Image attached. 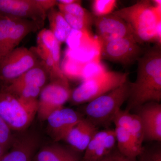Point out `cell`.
Wrapping results in <instances>:
<instances>
[{
  "instance_id": "cell-24",
  "label": "cell",
  "mask_w": 161,
  "mask_h": 161,
  "mask_svg": "<svg viewBox=\"0 0 161 161\" xmlns=\"http://www.w3.org/2000/svg\"><path fill=\"white\" fill-rule=\"evenodd\" d=\"M81 3V1H78L76 3L69 5H63L58 3L57 6L59 11L63 14H68L73 15L82 17H90L94 15L82 7Z\"/></svg>"
},
{
  "instance_id": "cell-22",
  "label": "cell",
  "mask_w": 161,
  "mask_h": 161,
  "mask_svg": "<svg viewBox=\"0 0 161 161\" xmlns=\"http://www.w3.org/2000/svg\"><path fill=\"white\" fill-rule=\"evenodd\" d=\"M18 19L0 13V62L5 58L7 41Z\"/></svg>"
},
{
  "instance_id": "cell-14",
  "label": "cell",
  "mask_w": 161,
  "mask_h": 161,
  "mask_svg": "<svg viewBox=\"0 0 161 161\" xmlns=\"http://www.w3.org/2000/svg\"><path fill=\"white\" fill-rule=\"evenodd\" d=\"M98 131V127L84 117L72 128L63 141L72 149L81 153Z\"/></svg>"
},
{
  "instance_id": "cell-26",
  "label": "cell",
  "mask_w": 161,
  "mask_h": 161,
  "mask_svg": "<svg viewBox=\"0 0 161 161\" xmlns=\"http://www.w3.org/2000/svg\"><path fill=\"white\" fill-rule=\"evenodd\" d=\"M57 40L49 29H43L38 33L37 38V47L50 52Z\"/></svg>"
},
{
  "instance_id": "cell-23",
  "label": "cell",
  "mask_w": 161,
  "mask_h": 161,
  "mask_svg": "<svg viewBox=\"0 0 161 161\" xmlns=\"http://www.w3.org/2000/svg\"><path fill=\"white\" fill-rule=\"evenodd\" d=\"M116 4L115 0H95L92 5L93 15L98 17L111 14L114 12Z\"/></svg>"
},
{
  "instance_id": "cell-6",
  "label": "cell",
  "mask_w": 161,
  "mask_h": 161,
  "mask_svg": "<svg viewBox=\"0 0 161 161\" xmlns=\"http://www.w3.org/2000/svg\"><path fill=\"white\" fill-rule=\"evenodd\" d=\"M50 80L41 90L38 99L37 115L41 120H46L53 112L63 107L71 95L66 77Z\"/></svg>"
},
{
  "instance_id": "cell-11",
  "label": "cell",
  "mask_w": 161,
  "mask_h": 161,
  "mask_svg": "<svg viewBox=\"0 0 161 161\" xmlns=\"http://www.w3.org/2000/svg\"><path fill=\"white\" fill-rule=\"evenodd\" d=\"M83 117L80 112L63 107L53 112L46 120L52 137L55 142H59L64 140L72 128Z\"/></svg>"
},
{
  "instance_id": "cell-9",
  "label": "cell",
  "mask_w": 161,
  "mask_h": 161,
  "mask_svg": "<svg viewBox=\"0 0 161 161\" xmlns=\"http://www.w3.org/2000/svg\"><path fill=\"white\" fill-rule=\"evenodd\" d=\"M0 13L31 20L40 29L47 18V13L37 0H0Z\"/></svg>"
},
{
  "instance_id": "cell-7",
  "label": "cell",
  "mask_w": 161,
  "mask_h": 161,
  "mask_svg": "<svg viewBox=\"0 0 161 161\" xmlns=\"http://www.w3.org/2000/svg\"><path fill=\"white\" fill-rule=\"evenodd\" d=\"M32 48L16 47L0 62V80L7 84L40 62Z\"/></svg>"
},
{
  "instance_id": "cell-25",
  "label": "cell",
  "mask_w": 161,
  "mask_h": 161,
  "mask_svg": "<svg viewBox=\"0 0 161 161\" xmlns=\"http://www.w3.org/2000/svg\"><path fill=\"white\" fill-rule=\"evenodd\" d=\"M12 130L8 124L0 117V147L7 151L14 141L13 137Z\"/></svg>"
},
{
  "instance_id": "cell-15",
  "label": "cell",
  "mask_w": 161,
  "mask_h": 161,
  "mask_svg": "<svg viewBox=\"0 0 161 161\" xmlns=\"http://www.w3.org/2000/svg\"><path fill=\"white\" fill-rule=\"evenodd\" d=\"M38 143L34 136H23L14 141L0 161H33Z\"/></svg>"
},
{
  "instance_id": "cell-5",
  "label": "cell",
  "mask_w": 161,
  "mask_h": 161,
  "mask_svg": "<svg viewBox=\"0 0 161 161\" xmlns=\"http://www.w3.org/2000/svg\"><path fill=\"white\" fill-rule=\"evenodd\" d=\"M38 103H30L21 100L12 93L0 91V117L12 130H26L37 115Z\"/></svg>"
},
{
  "instance_id": "cell-17",
  "label": "cell",
  "mask_w": 161,
  "mask_h": 161,
  "mask_svg": "<svg viewBox=\"0 0 161 161\" xmlns=\"http://www.w3.org/2000/svg\"><path fill=\"white\" fill-rule=\"evenodd\" d=\"M81 153L60 144L43 147L35 154L33 161H81Z\"/></svg>"
},
{
  "instance_id": "cell-3",
  "label": "cell",
  "mask_w": 161,
  "mask_h": 161,
  "mask_svg": "<svg viewBox=\"0 0 161 161\" xmlns=\"http://www.w3.org/2000/svg\"><path fill=\"white\" fill-rule=\"evenodd\" d=\"M130 82L127 80L120 86L87 103L82 108L84 117L99 128L108 127L130 94Z\"/></svg>"
},
{
  "instance_id": "cell-2",
  "label": "cell",
  "mask_w": 161,
  "mask_h": 161,
  "mask_svg": "<svg viewBox=\"0 0 161 161\" xmlns=\"http://www.w3.org/2000/svg\"><path fill=\"white\" fill-rule=\"evenodd\" d=\"M112 14L126 22L139 44L155 42V32L161 21V3L141 0L128 7L114 11Z\"/></svg>"
},
{
  "instance_id": "cell-12",
  "label": "cell",
  "mask_w": 161,
  "mask_h": 161,
  "mask_svg": "<svg viewBox=\"0 0 161 161\" xmlns=\"http://www.w3.org/2000/svg\"><path fill=\"white\" fill-rule=\"evenodd\" d=\"M143 128L144 140L161 142V104L156 102L147 103L135 110Z\"/></svg>"
},
{
  "instance_id": "cell-21",
  "label": "cell",
  "mask_w": 161,
  "mask_h": 161,
  "mask_svg": "<svg viewBox=\"0 0 161 161\" xmlns=\"http://www.w3.org/2000/svg\"><path fill=\"white\" fill-rule=\"evenodd\" d=\"M117 150L121 154L131 158H137L142 153L137 149L129 131L123 127L115 126L114 129Z\"/></svg>"
},
{
  "instance_id": "cell-30",
  "label": "cell",
  "mask_w": 161,
  "mask_h": 161,
  "mask_svg": "<svg viewBox=\"0 0 161 161\" xmlns=\"http://www.w3.org/2000/svg\"><path fill=\"white\" fill-rule=\"evenodd\" d=\"M78 0H58L57 1V3L59 4L63 5H69L78 2Z\"/></svg>"
},
{
  "instance_id": "cell-10",
  "label": "cell",
  "mask_w": 161,
  "mask_h": 161,
  "mask_svg": "<svg viewBox=\"0 0 161 161\" xmlns=\"http://www.w3.org/2000/svg\"><path fill=\"white\" fill-rule=\"evenodd\" d=\"M94 23L101 42L134 37L129 24L112 14L103 16L95 17Z\"/></svg>"
},
{
  "instance_id": "cell-4",
  "label": "cell",
  "mask_w": 161,
  "mask_h": 161,
  "mask_svg": "<svg viewBox=\"0 0 161 161\" xmlns=\"http://www.w3.org/2000/svg\"><path fill=\"white\" fill-rule=\"evenodd\" d=\"M127 73L104 71L85 79L72 90L70 100L74 104L88 103L120 86L128 80Z\"/></svg>"
},
{
  "instance_id": "cell-1",
  "label": "cell",
  "mask_w": 161,
  "mask_h": 161,
  "mask_svg": "<svg viewBox=\"0 0 161 161\" xmlns=\"http://www.w3.org/2000/svg\"><path fill=\"white\" fill-rule=\"evenodd\" d=\"M137 76L130 82L126 110L131 112L147 103L161 100V47L145 52L137 60Z\"/></svg>"
},
{
  "instance_id": "cell-13",
  "label": "cell",
  "mask_w": 161,
  "mask_h": 161,
  "mask_svg": "<svg viewBox=\"0 0 161 161\" xmlns=\"http://www.w3.org/2000/svg\"><path fill=\"white\" fill-rule=\"evenodd\" d=\"M116 143L114 129L98 130L90 141L81 161L101 160L115 150Z\"/></svg>"
},
{
  "instance_id": "cell-16",
  "label": "cell",
  "mask_w": 161,
  "mask_h": 161,
  "mask_svg": "<svg viewBox=\"0 0 161 161\" xmlns=\"http://www.w3.org/2000/svg\"><path fill=\"white\" fill-rule=\"evenodd\" d=\"M113 123L115 127L126 129L134 141L136 147L141 153L143 151L144 140L143 128L140 119L136 113L132 114L127 110H120L115 116Z\"/></svg>"
},
{
  "instance_id": "cell-20",
  "label": "cell",
  "mask_w": 161,
  "mask_h": 161,
  "mask_svg": "<svg viewBox=\"0 0 161 161\" xmlns=\"http://www.w3.org/2000/svg\"><path fill=\"white\" fill-rule=\"evenodd\" d=\"M47 17L49 21V30L56 39L60 44L66 42L72 29L62 13L53 8L47 12Z\"/></svg>"
},
{
  "instance_id": "cell-29",
  "label": "cell",
  "mask_w": 161,
  "mask_h": 161,
  "mask_svg": "<svg viewBox=\"0 0 161 161\" xmlns=\"http://www.w3.org/2000/svg\"><path fill=\"white\" fill-rule=\"evenodd\" d=\"M39 5L46 13L57 6L58 3L55 0H37Z\"/></svg>"
},
{
  "instance_id": "cell-19",
  "label": "cell",
  "mask_w": 161,
  "mask_h": 161,
  "mask_svg": "<svg viewBox=\"0 0 161 161\" xmlns=\"http://www.w3.org/2000/svg\"><path fill=\"white\" fill-rule=\"evenodd\" d=\"M38 29H40V28L33 21L19 18L12 30L7 41L5 50V57L15 48L27 35L34 32Z\"/></svg>"
},
{
  "instance_id": "cell-8",
  "label": "cell",
  "mask_w": 161,
  "mask_h": 161,
  "mask_svg": "<svg viewBox=\"0 0 161 161\" xmlns=\"http://www.w3.org/2000/svg\"><path fill=\"white\" fill-rule=\"evenodd\" d=\"M139 44L134 37L101 42V56L111 62L130 65L137 61L143 54Z\"/></svg>"
},
{
  "instance_id": "cell-28",
  "label": "cell",
  "mask_w": 161,
  "mask_h": 161,
  "mask_svg": "<svg viewBox=\"0 0 161 161\" xmlns=\"http://www.w3.org/2000/svg\"><path fill=\"white\" fill-rule=\"evenodd\" d=\"M108 161H138L137 158H129L122 155L117 149H115L108 156Z\"/></svg>"
},
{
  "instance_id": "cell-31",
  "label": "cell",
  "mask_w": 161,
  "mask_h": 161,
  "mask_svg": "<svg viewBox=\"0 0 161 161\" xmlns=\"http://www.w3.org/2000/svg\"><path fill=\"white\" fill-rule=\"evenodd\" d=\"M7 152V151L4 150L3 147H0V159H1V158L3 157L4 154Z\"/></svg>"
},
{
  "instance_id": "cell-27",
  "label": "cell",
  "mask_w": 161,
  "mask_h": 161,
  "mask_svg": "<svg viewBox=\"0 0 161 161\" xmlns=\"http://www.w3.org/2000/svg\"><path fill=\"white\" fill-rule=\"evenodd\" d=\"M139 161H161V149L159 147L145 149L138 156Z\"/></svg>"
},
{
  "instance_id": "cell-18",
  "label": "cell",
  "mask_w": 161,
  "mask_h": 161,
  "mask_svg": "<svg viewBox=\"0 0 161 161\" xmlns=\"http://www.w3.org/2000/svg\"><path fill=\"white\" fill-rule=\"evenodd\" d=\"M49 75L42 60L34 67L5 87L13 88L24 86H36L42 89L47 84Z\"/></svg>"
},
{
  "instance_id": "cell-32",
  "label": "cell",
  "mask_w": 161,
  "mask_h": 161,
  "mask_svg": "<svg viewBox=\"0 0 161 161\" xmlns=\"http://www.w3.org/2000/svg\"><path fill=\"white\" fill-rule=\"evenodd\" d=\"M108 157H107L99 161H108Z\"/></svg>"
}]
</instances>
